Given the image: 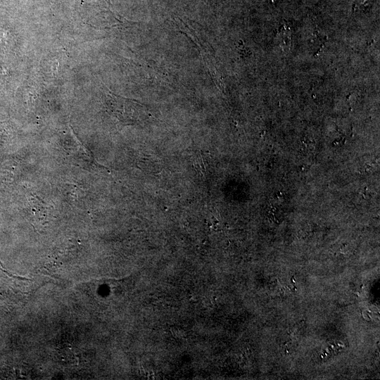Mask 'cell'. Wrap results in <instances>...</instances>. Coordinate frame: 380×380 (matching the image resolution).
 I'll list each match as a JSON object with an SVG mask.
<instances>
[{
    "label": "cell",
    "instance_id": "cell-2",
    "mask_svg": "<svg viewBox=\"0 0 380 380\" xmlns=\"http://www.w3.org/2000/svg\"><path fill=\"white\" fill-rule=\"evenodd\" d=\"M0 265H1V270L6 274L8 275L9 277H11V278H13V279H18V280H23V281H25V280H27V281H30V279H28V278H26L25 277H21V276H19V275H15V274H11L9 271H8L7 270H6L2 263L0 262Z\"/></svg>",
    "mask_w": 380,
    "mask_h": 380
},
{
    "label": "cell",
    "instance_id": "cell-1",
    "mask_svg": "<svg viewBox=\"0 0 380 380\" xmlns=\"http://www.w3.org/2000/svg\"><path fill=\"white\" fill-rule=\"evenodd\" d=\"M110 107L117 118L127 123H140L152 117L148 109L134 101L110 95Z\"/></svg>",
    "mask_w": 380,
    "mask_h": 380
}]
</instances>
